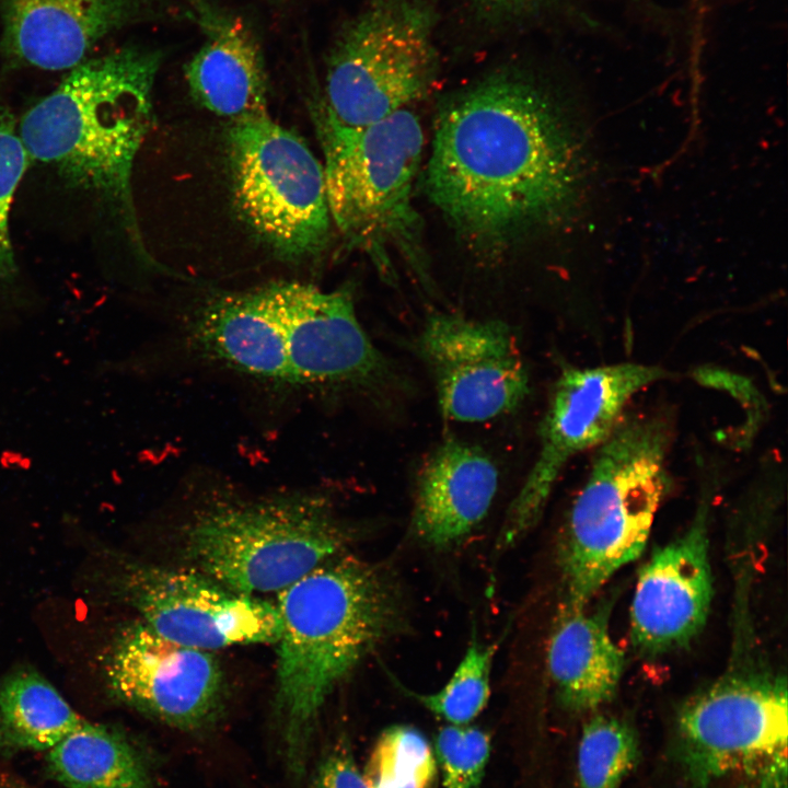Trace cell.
Here are the masks:
<instances>
[{
	"instance_id": "obj_1",
	"label": "cell",
	"mask_w": 788,
	"mask_h": 788,
	"mask_svg": "<svg viewBox=\"0 0 788 788\" xmlns=\"http://www.w3.org/2000/svg\"><path fill=\"white\" fill-rule=\"evenodd\" d=\"M578 140L532 84L487 80L440 112L425 192L464 239L499 247L568 213L580 186Z\"/></svg>"
},
{
	"instance_id": "obj_2",
	"label": "cell",
	"mask_w": 788,
	"mask_h": 788,
	"mask_svg": "<svg viewBox=\"0 0 788 788\" xmlns=\"http://www.w3.org/2000/svg\"><path fill=\"white\" fill-rule=\"evenodd\" d=\"M275 709L289 770L303 774L316 723L335 688L405 628L402 590L379 564L339 554L278 592Z\"/></svg>"
},
{
	"instance_id": "obj_3",
	"label": "cell",
	"mask_w": 788,
	"mask_h": 788,
	"mask_svg": "<svg viewBox=\"0 0 788 788\" xmlns=\"http://www.w3.org/2000/svg\"><path fill=\"white\" fill-rule=\"evenodd\" d=\"M162 62L161 50L140 45L84 60L18 126L31 160L103 201L136 243L132 169L152 125V92Z\"/></svg>"
},
{
	"instance_id": "obj_4",
	"label": "cell",
	"mask_w": 788,
	"mask_h": 788,
	"mask_svg": "<svg viewBox=\"0 0 788 788\" xmlns=\"http://www.w3.org/2000/svg\"><path fill=\"white\" fill-rule=\"evenodd\" d=\"M672 438L665 415L625 414L596 448L560 540L564 602L587 606L617 570L644 552L669 490Z\"/></svg>"
},
{
	"instance_id": "obj_5",
	"label": "cell",
	"mask_w": 788,
	"mask_h": 788,
	"mask_svg": "<svg viewBox=\"0 0 788 788\" xmlns=\"http://www.w3.org/2000/svg\"><path fill=\"white\" fill-rule=\"evenodd\" d=\"M313 115L331 218L392 280L390 252L414 260L419 248L420 218L412 193L424 151L421 124L407 108L361 127L340 125L320 103Z\"/></svg>"
},
{
	"instance_id": "obj_6",
	"label": "cell",
	"mask_w": 788,
	"mask_h": 788,
	"mask_svg": "<svg viewBox=\"0 0 788 788\" xmlns=\"http://www.w3.org/2000/svg\"><path fill=\"white\" fill-rule=\"evenodd\" d=\"M349 531L326 498L293 494L218 502L186 531V552L200 572L241 593L280 592L343 553Z\"/></svg>"
},
{
	"instance_id": "obj_7",
	"label": "cell",
	"mask_w": 788,
	"mask_h": 788,
	"mask_svg": "<svg viewBox=\"0 0 788 788\" xmlns=\"http://www.w3.org/2000/svg\"><path fill=\"white\" fill-rule=\"evenodd\" d=\"M429 10L378 0L346 25L326 66L322 108L337 123H378L421 99L437 73Z\"/></svg>"
},
{
	"instance_id": "obj_8",
	"label": "cell",
	"mask_w": 788,
	"mask_h": 788,
	"mask_svg": "<svg viewBox=\"0 0 788 788\" xmlns=\"http://www.w3.org/2000/svg\"><path fill=\"white\" fill-rule=\"evenodd\" d=\"M228 155L236 206L281 257L321 253L329 241L324 169L302 139L268 114L231 121Z\"/></svg>"
},
{
	"instance_id": "obj_9",
	"label": "cell",
	"mask_w": 788,
	"mask_h": 788,
	"mask_svg": "<svg viewBox=\"0 0 788 788\" xmlns=\"http://www.w3.org/2000/svg\"><path fill=\"white\" fill-rule=\"evenodd\" d=\"M687 764L702 778L743 776L786 788L788 699L784 676L739 673L687 702L679 717Z\"/></svg>"
},
{
	"instance_id": "obj_10",
	"label": "cell",
	"mask_w": 788,
	"mask_h": 788,
	"mask_svg": "<svg viewBox=\"0 0 788 788\" xmlns=\"http://www.w3.org/2000/svg\"><path fill=\"white\" fill-rule=\"evenodd\" d=\"M667 375L660 367L638 362L563 369L538 429L536 459L507 510L497 551L513 546L536 525L568 462L602 444L630 399Z\"/></svg>"
},
{
	"instance_id": "obj_11",
	"label": "cell",
	"mask_w": 788,
	"mask_h": 788,
	"mask_svg": "<svg viewBox=\"0 0 788 788\" xmlns=\"http://www.w3.org/2000/svg\"><path fill=\"white\" fill-rule=\"evenodd\" d=\"M262 289L282 331L291 384L376 396L396 389L397 374L360 324L350 289Z\"/></svg>"
},
{
	"instance_id": "obj_12",
	"label": "cell",
	"mask_w": 788,
	"mask_h": 788,
	"mask_svg": "<svg viewBox=\"0 0 788 788\" xmlns=\"http://www.w3.org/2000/svg\"><path fill=\"white\" fill-rule=\"evenodd\" d=\"M416 350L433 381L444 418L483 422L517 409L529 393V372L510 326L436 312Z\"/></svg>"
},
{
	"instance_id": "obj_13",
	"label": "cell",
	"mask_w": 788,
	"mask_h": 788,
	"mask_svg": "<svg viewBox=\"0 0 788 788\" xmlns=\"http://www.w3.org/2000/svg\"><path fill=\"white\" fill-rule=\"evenodd\" d=\"M124 595L161 637L211 651L235 645L277 642L276 604L234 591L200 571L138 567L121 581Z\"/></svg>"
},
{
	"instance_id": "obj_14",
	"label": "cell",
	"mask_w": 788,
	"mask_h": 788,
	"mask_svg": "<svg viewBox=\"0 0 788 788\" xmlns=\"http://www.w3.org/2000/svg\"><path fill=\"white\" fill-rule=\"evenodd\" d=\"M106 673L116 699L184 731L210 726L223 706L224 676L212 653L165 639L143 622L120 631Z\"/></svg>"
},
{
	"instance_id": "obj_15",
	"label": "cell",
	"mask_w": 788,
	"mask_h": 788,
	"mask_svg": "<svg viewBox=\"0 0 788 788\" xmlns=\"http://www.w3.org/2000/svg\"><path fill=\"white\" fill-rule=\"evenodd\" d=\"M0 18L9 65L63 70L120 28L194 14L166 0H0Z\"/></svg>"
},
{
	"instance_id": "obj_16",
	"label": "cell",
	"mask_w": 788,
	"mask_h": 788,
	"mask_svg": "<svg viewBox=\"0 0 788 788\" xmlns=\"http://www.w3.org/2000/svg\"><path fill=\"white\" fill-rule=\"evenodd\" d=\"M707 511L703 505L691 526L654 551L639 572L630 607V637L645 653L681 648L706 624L714 594Z\"/></svg>"
},
{
	"instance_id": "obj_17",
	"label": "cell",
	"mask_w": 788,
	"mask_h": 788,
	"mask_svg": "<svg viewBox=\"0 0 788 788\" xmlns=\"http://www.w3.org/2000/svg\"><path fill=\"white\" fill-rule=\"evenodd\" d=\"M498 485V467L483 449L444 440L418 472L412 534L430 548L455 546L486 518Z\"/></svg>"
},
{
	"instance_id": "obj_18",
	"label": "cell",
	"mask_w": 788,
	"mask_h": 788,
	"mask_svg": "<svg viewBox=\"0 0 788 788\" xmlns=\"http://www.w3.org/2000/svg\"><path fill=\"white\" fill-rule=\"evenodd\" d=\"M195 19L207 34L185 66L195 101L230 121L268 114L265 63L250 30L240 19L208 5Z\"/></svg>"
},
{
	"instance_id": "obj_19",
	"label": "cell",
	"mask_w": 788,
	"mask_h": 788,
	"mask_svg": "<svg viewBox=\"0 0 788 788\" xmlns=\"http://www.w3.org/2000/svg\"><path fill=\"white\" fill-rule=\"evenodd\" d=\"M202 357L235 372L271 383H289L283 335L263 289L209 300L188 324Z\"/></svg>"
},
{
	"instance_id": "obj_20",
	"label": "cell",
	"mask_w": 788,
	"mask_h": 788,
	"mask_svg": "<svg viewBox=\"0 0 788 788\" xmlns=\"http://www.w3.org/2000/svg\"><path fill=\"white\" fill-rule=\"evenodd\" d=\"M547 667L560 703L575 711L611 700L624 670V653L613 641L604 613L563 602L555 618Z\"/></svg>"
},
{
	"instance_id": "obj_21",
	"label": "cell",
	"mask_w": 788,
	"mask_h": 788,
	"mask_svg": "<svg viewBox=\"0 0 788 788\" xmlns=\"http://www.w3.org/2000/svg\"><path fill=\"white\" fill-rule=\"evenodd\" d=\"M45 772L66 788H155L137 744L120 729L85 719L46 752Z\"/></svg>"
},
{
	"instance_id": "obj_22",
	"label": "cell",
	"mask_w": 788,
	"mask_h": 788,
	"mask_svg": "<svg viewBox=\"0 0 788 788\" xmlns=\"http://www.w3.org/2000/svg\"><path fill=\"white\" fill-rule=\"evenodd\" d=\"M83 720L39 674H11L0 683V758L47 752Z\"/></svg>"
},
{
	"instance_id": "obj_23",
	"label": "cell",
	"mask_w": 788,
	"mask_h": 788,
	"mask_svg": "<svg viewBox=\"0 0 788 788\" xmlns=\"http://www.w3.org/2000/svg\"><path fill=\"white\" fill-rule=\"evenodd\" d=\"M466 651L447 684L430 694H419L399 684L402 692L450 725L465 726L487 706L490 674L498 642L482 644L475 629Z\"/></svg>"
},
{
	"instance_id": "obj_24",
	"label": "cell",
	"mask_w": 788,
	"mask_h": 788,
	"mask_svg": "<svg viewBox=\"0 0 788 788\" xmlns=\"http://www.w3.org/2000/svg\"><path fill=\"white\" fill-rule=\"evenodd\" d=\"M437 770L426 737L415 727L394 725L380 734L361 774L369 788H433Z\"/></svg>"
},
{
	"instance_id": "obj_25",
	"label": "cell",
	"mask_w": 788,
	"mask_h": 788,
	"mask_svg": "<svg viewBox=\"0 0 788 788\" xmlns=\"http://www.w3.org/2000/svg\"><path fill=\"white\" fill-rule=\"evenodd\" d=\"M638 756L631 728L613 717L598 716L583 728L578 748L581 788H619Z\"/></svg>"
},
{
	"instance_id": "obj_26",
	"label": "cell",
	"mask_w": 788,
	"mask_h": 788,
	"mask_svg": "<svg viewBox=\"0 0 788 788\" xmlns=\"http://www.w3.org/2000/svg\"><path fill=\"white\" fill-rule=\"evenodd\" d=\"M489 755V734L476 727L450 725L436 737L443 788H480Z\"/></svg>"
},
{
	"instance_id": "obj_27",
	"label": "cell",
	"mask_w": 788,
	"mask_h": 788,
	"mask_svg": "<svg viewBox=\"0 0 788 788\" xmlns=\"http://www.w3.org/2000/svg\"><path fill=\"white\" fill-rule=\"evenodd\" d=\"M30 161L18 123L0 102V281L11 279L18 270L10 234V210Z\"/></svg>"
},
{
	"instance_id": "obj_28",
	"label": "cell",
	"mask_w": 788,
	"mask_h": 788,
	"mask_svg": "<svg viewBox=\"0 0 788 788\" xmlns=\"http://www.w3.org/2000/svg\"><path fill=\"white\" fill-rule=\"evenodd\" d=\"M305 788H369L348 744H335L320 761Z\"/></svg>"
}]
</instances>
